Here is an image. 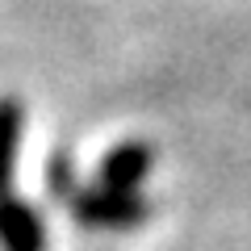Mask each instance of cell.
<instances>
[{
  "mask_svg": "<svg viewBox=\"0 0 251 251\" xmlns=\"http://www.w3.org/2000/svg\"><path fill=\"white\" fill-rule=\"evenodd\" d=\"M75 222L97 226V230H122V226H138L151 218V201L138 193H117V188H84L72 197Z\"/></svg>",
  "mask_w": 251,
  "mask_h": 251,
  "instance_id": "obj_1",
  "label": "cell"
},
{
  "mask_svg": "<svg viewBox=\"0 0 251 251\" xmlns=\"http://www.w3.org/2000/svg\"><path fill=\"white\" fill-rule=\"evenodd\" d=\"M0 251H46L42 218L17 193L0 197Z\"/></svg>",
  "mask_w": 251,
  "mask_h": 251,
  "instance_id": "obj_2",
  "label": "cell"
},
{
  "mask_svg": "<svg viewBox=\"0 0 251 251\" xmlns=\"http://www.w3.org/2000/svg\"><path fill=\"white\" fill-rule=\"evenodd\" d=\"M151 163H155V147L138 143V138H130V143H117L113 151L100 159V188L134 193L138 180L151 172Z\"/></svg>",
  "mask_w": 251,
  "mask_h": 251,
  "instance_id": "obj_3",
  "label": "cell"
},
{
  "mask_svg": "<svg viewBox=\"0 0 251 251\" xmlns=\"http://www.w3.org/2000/svg\"><path fill=\"white\" fill-rule=\"evenodd\" d=\"M21 130H25V109L17 97H0V197L9 193L13 172H17Z\"/></svg>",
  "mask_w": 251,
  "mask_h": 251,
  "instance_id": "obj_4",
  "label": "cell"
},
{
  "mask_svg": "<svg viewBox=\"0 0 251 251\" xmlns=\"http://www.w3.org/2000/svg\"><path fill=\"white\" fill-rule=\"evenodd\" d=\"M46 188H50L54 197H67L72 201L80 188H75V168H72V159L67 155H50V163H46Z\"/></svg>",
  "mask_w": 251,
  "mask_h": 251,
  "instance_id": "obj_5",
  "label": "cell"
}]
</instances>
